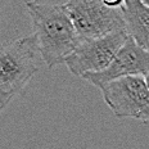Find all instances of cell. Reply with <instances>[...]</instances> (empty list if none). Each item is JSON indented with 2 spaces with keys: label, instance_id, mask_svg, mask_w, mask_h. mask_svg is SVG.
I'll list each match as a JSON object with an SVG mask.
<instances>
[{
  "label": "cell",
  "instance_id": "9",
  "mask_svg": "<svg viewBox=\"0 0 149 149\" xmlns=\"http://www.w3.org/2000/svg\"><path fill=\"white\" fill-rule=\"evenodd\" d=\"M144 1H145V3H147V4H148V5H149V0H144Z\"/></svg>",
  "mask_w": 149,
  "mask_h": 149
},
{
  "label": "cell",
  "instance_id": "5",
  "mask_svg": "<svg viewBox=\"0 0 149 149\" xmlns=\"http://www.w3.org/2000/svg\"><path fill=\"white\" fill-rule=\"evenodd\" d=\"M129 39L126 31L97 39L81 40L64 64L74 76L99 73L112 63L113 58Z\"/></svg>",
  "mask_w": 149,
  "mask_h": 149
},
{
  "label": "cell",
  "instance_id": "3",
  "mask_svg": "<svg viewBox=\"0 0 149 149\" xmlns=\"http://www.w3.org/2000/svg\"><path fill=\"white\" fill-rule=\"evenodd\" d=\"M63 4L81 40L126 31L122 9H111L102 0H70Z\"/></svg>",
  "mask_w": 149,
  "mask_h": 149
},
{
  "label": "cell",
  "instance_id": "2",
  "mask_svg": "<svg viewBox=\"0 0 149 149\" xmlns=\"http://www.w3.org/2000/svg\"><path fill=\"white\" fill-rule=\"evenodd\" d=\"M39 44L29 35L5 44L0 49V108L4 109L10 99L24 88L39 70Z\"/></svg>",
  "mask_w": 149,
  "mask_h": 149
},
{
  "label": "cell",
  "instance_id": "6",
  "mask_svg": "<svg viewBox=\"0 0 149 149\" xmlns=\"http://www.w3.org/2000/svg\"><path fill=\"white\" fill-rule=\"evenodd\" d=\"M149 73V50L141 48L129 36L118 50L112 63L99 73H86L84 80L100 89L103 85L114 80L130 76H147Z\"/></svg>",
  "mask_w": 149,
  "mask_h": 149
},
{
  "label": "cell",
  "instance_id": "4",
  "mask_svg": "<svg viewBox=\"0 0 149 149\" xmlns=\"http://www.w3.org/2000/svg\"><path fill=\"white\" fill-rule=\"evenodd\" d=\"M104 102L117 117L149 122V88L144 76L114 80L100 88Z\"/></svg>",
  "mask_w": 149,
  "mask_h": 149
},
{
  "label": "cell",
  "instance_id": "7",
  "mask_svg": "<svg viewBox=\"0 0 149 149\" xmlns=\"http://www.w3.org/2000/svg\"><path fill=\"white\" fill-rule=\"evenodd\" d=\"M122 13L127 35L149 50V5L140 0H125Z\"/></svg>",
  "mask_w": 149,
  "mask_h": 149
},
{
  "label": "cell",
  "instance_id": "1",
  "mask_svg": "<svg viewBox=\"0 0 149 149\" xmlns=\"http://www.w3.org/2000/svg\"><path fill=\"white\" fill-rule=\"evenodd\" d=\"M26 9L42 61L49 68L64 63L81 41L64 4L27 1Z\"/></svg>",
  "mask_w": 149,
  "mask_h": 149
},
{
  "label": "cell",
  "instance_id": "8",
  "mask_svg": "<svg viewBox=\"0 0 149 149\" xmlns=\"http://www.w3.org/2000/svg\"><path fill=\"white\" fill-rule=\"evenodd\" d=\"M145 80H147V84H148V88H149V73L145 76Z\"/></svg>",
  "mask_w": 149,
  "mask_h": 149
}]
</instances>
